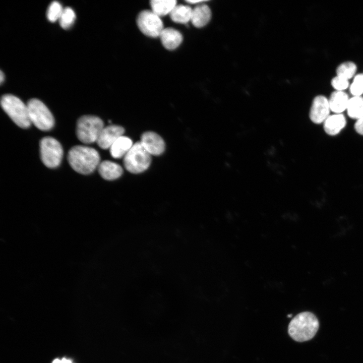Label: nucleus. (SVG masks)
Here are the masks:
<instances>
[{"instance_id": "1", "label": "nucleus", "mask_w": 363, "mask_h": 363, "mask_svg": "<svg viewBox=\"0 0 363 363\" xmlns=\"http://www.w3.org/2000/svg\"><path fill=\"white\" fill-rule=\"evenodd\" d=\"M67 159L71 167L76 172L84 175L89 174L98 167L100 155L94 148L76 145L69 150Z\"/></svg>"}, {"instance_id": "2", "label": "nucleus", "mask_w": 363, "mask_h": 363, "mask_svg": "<svg viewBox=\"0 0 363 363\" xmlns=\"http://www.w3.org/2000/svg\"><path fill=\"white\" fill-rule=\"evenodd\" d=\"M319 326L316 316L311 312H304L297 314L290 321L288 333L294 340L304 342L314 337Z\"/></svg>"}, {"instance_id": "3", "label": "nucleus", "mask_w": 363, "mask_h": 363, "mask_svg": "<svg viewBox=\"0 0 363 363\" xmlns=\"http://www.w3.org/2000/svg\"><path fill=\"white\" fill-rule=\"evenodd\" d=\"M3 109L19 127L27 129L31 126L27 104L18 97L10 94L3 95L1 99Z\"/></svg>"}, {"instance_id": "4", "label": "nucleus", "mask_w": 363, "mask_h": 363, "mask_svg": "<svg viewBox=\"0 0 363 363\" xmlns=\"http://www.w3.org/2000/svg\"><path fill=\"white\" fill-rule=\"evenodd\" d=\"M103 120L93 115H85L77 120L76 135L83 143L88 144L97 142L98 138L104 128Z\"/></svg>"}, {"instance_id": "5", "label": "nucleus", "mask_w": 363, "mask_h": 363, "mask_svg": "<svg viewBox=\"0 0 363 363\" xmlns=\"http://www.w3.org/2000/svg\"><path fill=\"white\" fill-rule=\"evenodd\" d=\"M29 119L39 130L48 131L54 125L53 116L47 106L37 98L30 99L27 104Z\"/></svg>"}, {"instance_id": "6", "label": "nucleus", "mask_w": 363, "mask_h": 363, "mask_svg": "<svg viewBox=\"0 0 363 363\" xmlns=\"http://www.w3.org/2000/svg\"><path fill=\"white\" fill-rule=\"evenodd\" d=\"M151 156L140 142H136L124 156V166L131 173L142 172L149 167L151 162Z\"/></svg>"}, {"instance_id": "7", "label": "nucleus", "mask_w": 363, "mask_h": 363, "mask_svg": "<svg viewBox=\"0 0 363 363\" xmlns=\"http://www.w3.org/2000/svg\"><path fill=\"white\" fill-rule=\"evenodd\" d=\"M40 154L43 163L48 168H54L61 163L63 149L60 143L55 138L45 137L40 142Z\"/></svg>"}, {"instance_id": "8", "label": "nucleus", "mask_w": 363, "mask_h": 363, "mask_svg": "<svg viewBox=\"0 0 363 363\" xmlns=\"http://www.w3.org/2000/svg\"><path fill=\"white\" fill-rule=\"evenodd\" d=\"M137 23L140 31L149 37H159L164 29L160 17L151 10H144L140 12L137 17Z\"/></svg>"}, {"instance_id": "9", "label": "nucleus", "mask_w": 363, "mask_h": 363, "mask_svg": "<svg viewBox=\"0 0 363 363\" xmlns=\"http://www.w3.org/2000/svg\"><path fill=\"white\" fill-rule=\"evenodd\" d=\"M331 111L328 98L323 95L316 96L312 103L310 111V118L314 123H324L330 115Z\"/></svg>"}, {"instance_id": "10", "label": "nucleus", "mask_w": 363, "mask_h": 363, "mask_svg": "<svg viewBox=\"0 0 363 363\" xmlns=\"http://www.w3.org/2000/svg\"><path fill=\"white\" fill-rule=\"evenodd\" d=\"M140 143L151 155H160L165 150L163 139L158 134L153 132L148 131L144 133L141 136Z\"/></svg>"}, {"instance_id": "11", "label": "nucleus", "mask_w": 363, "mask_h": 363, "mask_svg": "<svg viewBox=\"0 0 363 363\" xmlns=\"http://www.w3.org/2000/svg\"><path fill=\"white\" fill-rule=\"evenodd\" d=\"M124 132V128L119 126L114 125L104 127L96 142L101 148L109 149L118 138L123 136Z\"/></svg>"}, {"instance_id": "12", "label": "nucleus", "mask_w": 363, "mask_h": 363, "mask_svg": "<svg viewBox=\"0 0 363 363\" xmlns=\"http://www.w3.org/2000/svg\"><path fill=\"white\" fill-rule=\"evenodd\" d=\"M97 168L99 174L106 180L117 179L123 173V168L120 165L109 160L101 162Z\"/></svg>"}, {"instance_id": "13", "label": "nucleus", "mask_w": 363, "mask_h": 363, "mask_svg": "<svg viewBox=\"0 0 363 363\" xmlns=\"http://www.w3.org/2000/svg\"><path fill=\"white\" fill-rule=\"evenodd\" d=\"M159 37L163 46L168 50L176 48L183 41L182 34L172 28H164Z\"/></svg>"}, {"instance_id": "14", "label": "nucleus", "mask_w": 363, "mask_h": 363, "mask_svg": "<svg viewBox=\"0 0 363 363\" xmlns=\"http://www.w3.org/2000/svg\"><path fill=\"white\" fill-rule=\"evenodd\" d=\"M349 99L345 91H333L328 98L331 111L334 113H341L346 110Z\"/></svg>"}, {"instance_id": "15", "label": "nucleus", "mask_w": 363, "mask_h": 363, "mask_svg": "<svg viewBox=\"0 0 363 363\" xmlns=\"http://www.w3.org/2000/svg\"><path fill=\"white\" fill-rule=\"evenodd\" d=\"M346 124V118L342 113H334L330 115L324 122L325 132L331 136H334L344 128Z\"/></svg>"}, {"instance_id": "16", "label": "nucleus", "mask_w": 363, "mask_h": 363, "mask_svg": "<svg viewBox=\"0 0 363 363\" xmlns=\"http://www.w3.org/2000/svg\"><path fill=\"white\" fill-rule=\"evenodd\" d=\"M211 12L209 7L204 4L197 6L192 10L191 21L197 28L203 27L209 22Z\"/></svg>"}, {"instance_id": "17", "label": "nucleus", "mask_w": 363, "mask_h": 363, "mask_svg": "<svg viewBox=\"0 0 363 363\" xmlns=\"http://www.w3.org/2000/svg\"><path fill=\"white\" fill-rule=\"evenodd\" d=\"M133 145L132 140L123 135L118 138L110 147V155L115 159L124 157Z\"/></svg>"}, {"instance_id": "18", "label": "nucleus", "mask_w": 363, "mask_h": 363, "mask_svg": "<svg viewBox=\"0 0 363 363\" xmlns=\"http://www.w3.org/2000/svg\"><path fill=\"white\" fill-rule=\"evenodd\" d=\"M192 10L187 5H176L169 14L170 17L174 22L186 24L191 21Z\"/></svg>"}, {"instance_id": "19", "label": "nucleus", "mask_w": 363, "mask_h": 363, "mask_svg": "<svg viewBox=\"0 0 363 363\" xmlns=\"http://www.w3.org/2000/svg\"><path fill=\"white\" fill-rule=\"evenodd\" d=\"M176 5L175 0H152L150 2L151 11L160 17L170 14Z\"/></svg>"}, {"instance_id": "20", "label": "nucleus", "mask_w": 363, "mask_h": 363, "mask_svg": "<svg viewBox=\"0 0 363 363\" xmlns=\"http://www.w3.org/2000/svg\"><path fill=\"white\" fill-rule=\"evenodd\" d=\"M346 110L351 118L357 120L363 117V96L350 98Z\"/></svg>"}, {"instance_id": "21", "label": "nucleus", "mask_w": 363, "mask_h": 363, "mask_svg": "<svg viewBox=\"0 0 363 363\" xmlns=\"http://www.w3.org/2000/svg\"><path fill=\"white\" fill-rule=\"evenodd\" d=\"M357 69V66L354 62L350 60L343 62L337 67L336 76L349 81L356 74Z\"/></svg>"}, {"instance_id": "22", "label": "nucleus", "mask_w": 363, "mask_h": 363, "mask_svg": "<svg viewBox=\"0 0 363 363\" xmlns=\"http://www.w3.org/2000/svg\"><path fill=\"white\" fill-rule=\"evenodd\" d=\"M75 19L76 14L74 10L70 7H66L64 8L58 21L61 27L67 29L73 25Z\"/></svg>"}, {"instance_id": "23", "label": "nucleus", "mask_w": 363, "mask_h": 363, "mask_svg": "<svg viewBox=\"0 0 363 363\" xmlns=\"http://www.w3.org/2000/svg\"><path fill=\"white\" fill-rule=\"evenodd\" d=\"M64 8L62 5L57 1L52 2L48 6L46 17L51 22H54L58 20Z\"/></svg>"}, {"instance_id": "24", "label": "nucleus", "mask_w": 363, "mask_h": 363, "mask_svg": "<svg viewBox=\"0 0 363 363\" xmlns=\"http://www.w3.org/2000/svg\"><path fill=\"white\" fill-rule=\"evenodd\" d=\"M349 90L352 96H359L363 94V73L356 74L350 84Z\"/></svg>"}, {"instance_id": "25", "label": "nucleus", "mask_w": 363, "mask_h": 363, "mask_svg": "<svg viewBox=\"0 0 363 363\" xmlns=\"http://www.w3.org/2000/svg\"><path fill=\"white\" fill-rule=\"evenodd\" d=\"M349 81L336 76L331 80V85L335 91H344L349 89L350 86Z\"/></svg>"}, {"instance_id": "26", "label": "nucleus", "mask_w": 363, "mask_h": 363, "mask_svg": "<svg viewBox=\"0 0 363 363\" xmlns=\"http://www.w3.org/2000/svg\"><path fill=\"white\" fill-rule=\"evenodd\" d=\"M354 128L357 133L363 135V117L357 120L354 125Z\"/></svg>"}, {"instance_id": "27", "label": "nucleus", "mask_w": 363, "mask_h": 363, "mask_svg": "<svg viewBox=\"0 0 363 363\" xmlns=\"http://www.w3.org/2000/svg\"><path fill=\"white\" fill-rule=\"evenodd\" d=\"M52 363H73V362L70 359L64 358L61 359H55Z\"/></svg>"}, {"instance_id": "28", "label": "nucleus", "mask_w": 363, "mask_h": 363, "mask_svg": "<svg viewBox=\"0 0 363 363\" xmlns=\"http://www.w3.org/2000/svg\"><path fill=\"white\" fill-rule=\"evenodd\" d=\"M5 80V74L4 73L1 71L0 73V82L2 84Z\"/></svg>"}, {"instance_id": "29", "label": "nucleus", "mask_w": 363, "mask_h": 363, "mask_svg": "<svg viewBox=\"0 0 363 363\" xmlns=\"http://www.w3.org/2000/svg\"><path fill=\"white\" fill-rule=\"evenodd\" d=\"M205 2V1H201V0H199V1H198H198H194V0H193V1H187V3H190V4H197V3L198 4V3H202V2Z\"/></svg>"}, {"instance_id": "30", "label": "nucleus", "mask_w": 363, "mask_h": 363, "mask_svg": "<svg viewBox=\"0 0 363 363\" xmlns=\"http://www.w3.org/2000/svg\"><path fill=\"white\" fill-rule=\"evenodd\" d=\"M291 316H292V315H291V314H290V315H288V316H287L288 317H291Z\"/></svg>"}]
</instances>
